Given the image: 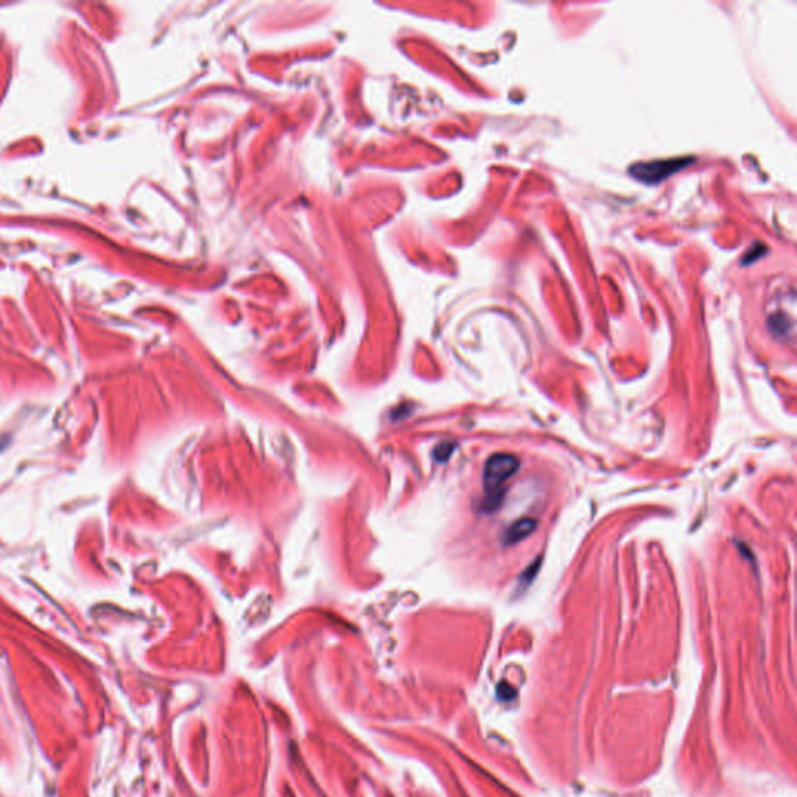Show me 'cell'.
<instances>
[{
    "label": "cell",
    "instance_id": "cell-1",
    "mask_svg": "<svg viewBox=\"0 0 797 797\" xmlns=\"http://www.w3.org/2000/svg\"><path fill=\"white\" fill-rule=\"evenodd\" d=\"M519 467H520L519 458L509 454H497V455H492L488 459L483 474V484H484V498L481 503L483 511L491 513L500 508L505 496V483L517 474Z\"/></svg>",
    "mask_w": 797,
    "mask_h": 797
},
{
    "label": "cell",
    "instance_id": "cell-2",
    "mask_svg": "<svg viewBox=\"0 0 797 797\" xmlns=\"http://www.w3.org/2000/svg\"><path fill=\"white\" fill-rule=\"evenodd\" d=\"M693 162L695 158H692V156H682V158H671V159H662L653 162H638L629 169V173L632 178L640 181V183L654 186L662 183V181L670 178L671 175L678 173V171L685 169Z\"/></svg>",
    "mask_w": 797,
    "mask_h": 797
},
{
    "label": "cell",
    "instance_id": "cell-3",
    "mask_svg": "<svg viewBox=\"0 0 797 797\" xmlns=\"http://www.w3.org/2000/svg\"><path fill=\"white\" fill-rule=\"evenodd\" d=\"M537 528V522L531 519V517H523V519L515 520L511 527H508L506 531L503 533L502 540L505 545H514L517 542H520L523 539H527L528 536L536 531Z\"/></svg>",
    "mask_w": 797,
    "mask_h": 797
},
{
    "label": "cell",
    "instance_id": "cell-4",
    "mask_svg": "<svg viewBox=\"0 0 797 797\" xmlns=\"http://www.w3.org/2000/svg\"><path fill=\"white\" fill-rule=\"evenodd\" d=\"M442 449H449V450H454V446H449V444H442ZM449 456H450V454H447V451H444L442 459H446V458H449ZM438 458L441 459V455H439Z\"/></svg>",
    "mask_w": 797,
    "mask_h": 797
}]
</instances>
